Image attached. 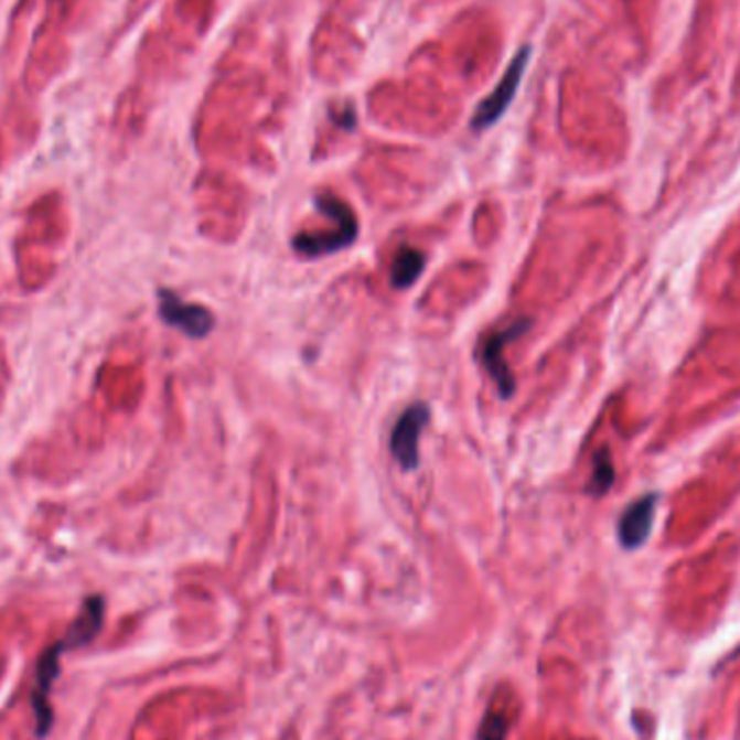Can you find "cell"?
<instances>
[{"label":"cell","mask_w":740,"mask_h":740,"mask_svg":"<svg viewBox=\"0 0 740 740\" xmlns=\"http://www.w3.org/2000/svg\"><path fill=\"white\" fill-rule=\"evenodd\" d=\"M105 622V598L92 596L83 604L78 618L67 630V634L53 643L37 663L35 674V690H33V712H35V728L40 737H46L53 726V710H51V690L58 676V658L61 654L74 647L89 643L103 628Z\"/></svg>","instance_id":"cell-1"},{"label":"cell","mask_w":740,"mask_h":740,"mask_svg":"<svg viewBox=\"0 0 740 740\" xmlns=\"http://www.w3.org/2000/svg\"><path fill=\"white\" fill-rule=\"evenodd\" d=\"M530 328H533L530 319H517L505 330L490 334L487 341L481 346V362L485 371L490 373V377L494 379L501 399H512L515 395V377L505 360V346L510 342L517 341L519 336H524Z\"/></svg>","instance_id":"cell-2"},{"label":"cell","mask_w":740,"mask_h":740,"mask_svg":"<svg viewBox=\"0 0 740 740\" xmlns=\"http://www.w3.org/2000/svg\"><path fill=\"white\" fill-rule=\"evenodd\" d=\"M159 317L165 325L180 330L189 339H206L215 328V317L195 303H186L170 288H159Z\"/></svg>","instance_id":"cell-3"},{"label":"cell","mask_w":740,"mask_h":740,"mask_svg":"<svg viewBox=\"0 0 740 740\" xmlns=\"http://www.w3.org/2000/svg\"><path fill=\"white\" fill-rule=\"evenodd\" d=\"M431 420V409L427 403H411L397 420L390 433V453L399 461L400 468L411 472L418 468V440L422 429Z\"/></svg>","instance_id":"cell-4"},{"label":"cell","mask_w":740,"mask_h":740,"mask_svg":"<svg viewBox=\"0 0 740 740\" xmlns=\"http://www.w3.org/2000/svg\"><path fill=\"white\" fill-rule=\"evenodd\" d=\"M528 58H530V49H522L515 57H513L512 65L510 69L505 72V76L501 78L498 87L479 105V109L472 115V128L474 130H485L490 128L492 124H496L503 114L510 109L515 94H517V87L522 83V76L526 72V65H528Z\"/></svg>","instance_id":"cell-5"},{"label":"cell","mask_w":740,"mask_h":740,"mask_svg":"<svg viewBox=\"0 0 740 740\" xmlns=\"http://www.w3.org/2000/svg\"><path fill=\"white\" fill-rule=\"evenodd\" d=\"M357 217L351 215L339 226L325 234H312V232H299L292 238V249L305 258H321V256H330L336 254L344 247L353 245L357 240Z\"/></svg>","instance_id":"cell-6"},{"label":"cell","mask_w":740,"mask_h":740,"mask_svg":"<svg viewBox=\"0 0 740 740\" xmlns=\"http://www.w3.org/2000/svg\"><path fill=\"white\" fill-rule=\"evenodd\" d=\"M656 503H658L656 494H645L636 498L622 515L618 535H620V544L626 550H636L647 541L652 533V524H654Z\"/></svg>","instance_id":"cell-7"},{"label":"cell","mask_w":740,"mask_h":740,"mask_svg":"<svg viewBox=\"0 0 740 740\" xmlns=\"http://www.w3.org/2000/svg\"><path fill=\"white\" fill-rule=\"evenodd\" d=\"M425 254L416 247H400L399 254L393 260V269H390V285L397 290H405L422 276L425 271Z\"/></svg>","instance_id":"cell-8"},{"label":"cell","mask_w":740,"mask_h":740,"mask_svg":"<svg viewBox=\"0 0 740 740\" xmlns=\"http://www.w3.org/2000/svg\"><path fill=\"white\" fill-rule=\"evenodd\" d=\"M615 483V468H613V459L609 449L598 451L593 457V474L591 481L587 485V492L591 496H604Z\"/></svg>","instance_id":"cell-9"},{"label":"cell","mask_w":740,"mask_h":740,"mask_svg":"<svg viewBox=\"0 0 740 740\" xmlns=\"http://www.w3.org/2000/svg\"><path fill=\"white\" fill-rule=\"evenodd\" d=\"M507 732H510V723L505 715L490 708L476 730V740H505Z\"/></svg>","instance_id":"cell-10"},{"label":"cell","mask_w":740,"mask_h":740,"mask_svg":"<svg viewBox=\"0 0 740 740\" xmlns=\"http://www.w3.org/2000/svg\"><path fill=\"white\" fill-rule=\"evenodd\" d=\"M334 121L342 126L344 130H351L355 126V109L353 107H344V111H336L334 114Z\"/></svg>","instance_id":"cell-11"},{"label":"cell","mask_w":740,"mask_h":740,"mask_svg":"<svg viewBox=\"0 0 740 740\" xmlns=\"http://www.w3.org/2000/svg\"><path fill=\"white\" fill-rule=\"evenodd\" d=\"M737 656H740V647L737 650V652H734V654H732V656H730V661H732V658H737Z\"/></svg>","instance_id":"cell-12"}]
</instances>
